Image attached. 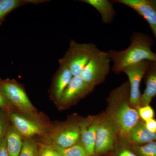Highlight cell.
<instances>
[{"label": "cell", "mask_w": 156, "mask_h": 156, "mask_svg": "<svg viewBox=\"0 0 156 156\" xmlns=\"http://www.w3.org/2000/svg\"><path fill=\"white\" fill-rule=\"evenodd\" d=\"M131 44L125 50L107 51L113 62L112 68L115 73L119 74L128 66L144 60L156 62V53L152 50V42L149 37L140 33L131 36Z\"/></svg>", "instance_id": "obj_1"}, {"label": "cell", "mask_w": 156, "mask_h": 156, "mask_svg": "<svg viewBox=\"0 0 156 156\" xmlns=\"http://www.w3.org/2000/svg\"><path fill=\"white\" fill-rule=\"evenodd\" d=\"M130 86L126 82L112 92L109 100L117 106L112 112L114 122L121 133L128 135V133L139 122L137 109L129 103Z\"/></svg>", "instance_id": "obj_2"}, {"label": "cell", "mask_w": 156, "mask_h": 156, "mask_svg": "<svg viewBox=\"0 0 156 156\" xmlns=\"http://www.w3.org/2000/svg\"><path fill=\"white\" fill-rule=\"evenodd\" d=\"M98 49L93 43H80L71 40L67 51L59 60L68 66L73 76H80L83 69Z\"/></svg>", "instance_id": "obj_3"}, {"label": "cell", "mask_w": 156, "mask_h": 156, "mask_svg": "<svg viewBox=\"0 0 156 156\" xmlns=\"http://www.w3.org/2000/svg\"><path fill=\"white\" fill-rule=\"evenodd\" d=\"M111 62L108 52L98 49L88 62L80 76L87 83L95 87L104 81L109 73Z\"/></svg>", "instance_id": "obj_4"}, {"label": "cell", "mask_w": 156, "mask_h": 156, "mask_svg": "<svg viewBox=\"0 0 156 156\" xmlns=\"http://www.w3.org/2000/svg\"><path fill=\"white\" fill-rule=\"evenodd\" d=\"M151 61L144 60L138 63L128 66L122 72L128 76L130 86L129 103L134 108L137 109L140 106L141 95L140 84L145 75L151 64Z\"/></svg>", "instance_id": "obj_5"}, {"label": "cell", "mask_w": 156, "mask_h": 156, "mask_svg": "<svg viewBox=\"0 0 156 156\" xmlns=\"http://www.w3.org/2000/svg\"><path fill=\"white\" fill-rule=\"evenodd\" d=\"M0 91L7 102L20 110L27 113L34 111L26 92L20 84L12 81L0 82Z\"/></svg>", "instance_id": "obj_6"}, {"label": "cell", "mask_w": 156, "mask_h": 156, "mask_svg": "<svg viewBox=\"0 0 156 156\" xmlns=\"http://www.w3.org/2000/svg\"><path fill=\"white\" fill-rule=\"evenodd\" d=\"M119 3L136 11L147 21L156 38V8L151 0H116Z\"/></svg>", "instance_id": "obj_7"}, {"label": "cell", "mask_w": 156, "mask_h": 156, "mask_svg": "<svg viewBox=\"0 0 156 156\" xmlns=\"http://www.w3.org/2000/svg\"><path fill=\"white\" fill-rule=\"evenodd\" d=\"M94 88L84 82L80 76H73L62 95L59 103L63 105L72 103L87 95Z\"/></svg>", "instance_id": "obj_8"}, {"label": "cell", "mask_w": 156, "mask_h": 156, "mask_svg": "<svg viewBox=\"0 0 156 156\" xmlns=\"http://www.w3.org/2000/svg\"><path fill=\"white\" fill-rule=\"evenodd\" d=\"M115 139L114 130L106 121L98 122L96 131L95 152L103 153L113 147Z\"/></svg>", "instance_id": "obj_9"}, {"label": "cell", "mask_w": 156, "mask_h": 156, "mask_svg": "<svg viewBox=\"0 0 156 156\" xmlns=\"http://www.w3.org/2000/svg\"><path fill=\"white\" fill-rule=\"evenodd\" d=\"M58 62V67L54 76L51 92L55 100L59 101L73 76L65 63L59 60Z\"/></svg>", "instance_id": "obj_10"}, {"label": "cell", "mask_w": 156, "mask_h": 156, "mask_svg": "<svg viewBox=\"0 0 156 156\" xmlns=\"http://www.w3.org/2000/svg\"><path fill=\"white\" fill-rule=\"evenodd\" d=\"M10 118L14 129L20 134L30 137L41 134L42 129L38 124L16 113H11Z\"/></svg>", "instance_id": "obj_11"}, {"label": "cell", "mask_w": 156, "mask_h": 156, "mask_svg": "<svg viewBox=\"0 0 156 156\" xmlns=\"http://www.w3.org/2000/svg\"><path fill=\"white\" fill-rule=\"evenodd\" d=\"M98 122H83L81 124L80 136L83 147L89 156L92 155L95 152L96 131Z\"/></svg>", "instance_id": "obj_12"}, {"label": "cell", "mask_w": 156, "mask_h": 156, "mask_svg": "<svg viewBox=\"0 0 156 156\" xmlns=\"http://www.w3.org/2000/svg\"><path fill=\"white\" fill-rule=\"evenodd\" d=\"M145 75L146 87L141 95L140 106L148 105L156 96V62H151Z\"/></svg>", "instance_id": "obj_13"}, {"label": "cell", "mask_w": 156, "mask_h": 156, "mask_svg": "<svg viewBox=\"0 0 156 156\" xmlns=\"http://www.w3.org/2000/svg\"><path fill=\"white\" fill-rule=\"evenodd\" d=\"M80 136V127L76 126H70L62 130L53 137V144L60 147H70L76 144Z\"/></svg>", "instance_id": "obj_14"}, {"label": "cell", "mask_w": 156, "mask_h": 156, "mask_svg": "<svg viewBox=\"0 0 156 156\" xmlns=\"http://www.w3.org/2000/svg\"><path fill=\"white\" fill-rule=\"evenodd\" d=\"M128 136L131 142L140 145L156 140V133L149 131L144 122L140 121L131 129Z\"/></svg>", "instance_id": "obj_15"}, {"label": "cell", "mask_w": 156, "mask_h": 156, "mask_svg": "<svg viewBox=\"0 0 156 156\" xmlns=\"http://www.w3.org/2000/svg\"><path fill=\"white\" fill-rule=\"evenodd\" d=\"M80 2L86 3L95 8L100 14L104 23L110 24L113 20L116 12L112 2L108 0H81Z\"/></svg>", "instance_id": "obj_16"}, {"label": "cell", "mask_w": 156, "mask_h": 156, "mask_svg": "<svg viewBox=\"0 0 156 156\" xmlns=\"http://www.w3.org/2000/svg\"><path fill=\"white\" fill-rule=\"evenodd\" d=\"M48 1L42 0H0V23L6 15L14 9L28 4H40Z\"/></svg>", "instance_id": "obj_17"}, {"label": "cell", "mask_w": 156, "mask_h": 156, "mask_svg": "<svg viewBox=\"0 0 156 156\" xmlns=\"http://www.w3.org/2000/svg\"><path fill=\"white\" fill-rule=\"evenodd\" d=\"M5 137L9 156H19L23 145L20 134L15 129H11L7 132Z\"/></svg>", "instance_id": "obj_18"}, {"label": "cell", "mask_w": 156, "mask_h": 156, "mask_svg": "<svg viewBox=\"0 0 156 156\" xmlns=\"http://www.w3.org/2000/svg\"><path fill=\"white\" fill-rule=\"evenodd\" d=\"M53 148L62 156H89L83 146L79 144L66 148L60 147L53 144Z\"/></svg>", "instance_id": "obj_19"}, {"label": "cell", "mask_w": 156, "mask_h": 156, "mask_svg": "<svg viewBox=\"0 0 156 156\" xmlns=\"http://www.w3.org/2000/svg\"><path fill=\"white\" fill-rule=\"evenodd\" d=\"M136 149L140 156H156V140L137 146Z\"/></svg>", "instance_id": "obj_20"}, {"label": "cell", "mask_w": 156, "mask_h": 156, "mask_svg": "<svg viewBox=\"0 0 156 156\" xmlns=\"http://www.w3.org/2000/svg\"><path fill=\"white\" fill-rule=\"evenodd\" d=\"M36 145L32 140H27L23 143L19 156H37Z\"/></svg>", "instance_id": "obj_21"}, {"label": "cell", "mask_w": 156, "mask_h": 156, "mask_svg": "<svg viewBox=\"0 0 156 156\" xmlns=\"http://www.w3.org/2000/svg\"><path fill=\"white\" fill-rule=\"evenodd\" d=\"M137 109L140 118L144 122L154 119V111L149 105L140 106Z\"/></svg>", "instance_id": "obj_22"}, {"label": "cell", "mask_w": 156, "mask_h": 156, "mask_svg": "<svg viewBox=\"0 0 156 156\" xmlns=\"http://www.w3.org/2000/svg\"><path fill=\"white\" fill-rule=\"evenodd\" d=\"M38 156H62L53 148L43 145L39 151Z\"/></svg>", "instance_id": "obj_23"}, {"label": "cell", "mask_w": 156, "mask_h": 156, "mask_svg": "<svg viewBox=\"0 0 156 156\" xmlns=\"http://www.w3.org/2000/svg\"><path fill=\"white\" fill-rule=\"evenodd\" d=\"M0 156H9L7 149L6 137L4 136L0 140Z\"/></svg>", "instance_id": "obj_24"}, {"label": "cell", "mask_w": 156, "mask_h": 156, "mask_svg": "<svg viewBox=\"0 0 156 156\" xmlns=\"http://www.w3.org/2000/svg\"><path fill=\"white\" fill-rule=\"evenodd\" d=\"M146 127L149 130L154 133H156V120L154 119L144 122Z\"/></svg>", "instance_id": "obj_25"}, {"label": "cell", "mask_w": 156, "mask_h": 156, "mask_svg": "<svg viewBox=\"0 0 156 156\" xmlns=\"http://www.w3.org/2000/svg\"><path fill=\"white\" fill-rule=\"evenodd\" d=\"M119 156H137L131 151L127 149L123 150L119 153Z\"/></svg>", "instance_id": "obj_26"}, {"label": "cell", "mask_w": 156, "mask_h": 156, "mask_svg": "<svg viewBox=\"0 0 156 156\" xmlns=\"http://www.w3.org/2000/svg\"><path fill=\"white\" fill-rule=\"evenodd\" d=\"M5 121L2 117L0 116V140L3 136L4 129H5Z\"/></svg>", "instance_id": "obj_27"}, {"label": "cell", "mask_w": 156, "mask_h": 156, "mask_svg": "<svg viewBox=\"0 0 156 156\" xmlns=\"http://www.w3.org/2000/svg\"><path fill=\"white\" fill-rule=\"evenodd\" d=\"M7 103L8 102L0 91V108H5L7 106Z\"/></svg>", "instance_id": "obj_28"}, {"label": "cell", "mask_w": 156, "mask_h": 156, "mask_svg": "<svg viewBox=\"0 0 156 156\" xmlns=\"http://www.w3.org/2000/svg\"><path fill=\"white\" fill-rule=\"evenodd\" d=\"M151 1L152 3L154 5L155 7L156 8V0H151Z\"/></svg>", "instance_id": "obj_29"}, {"label": "cell", "mask_w": 156, "mask_h": 156, "mask_svg": "<svg viewBox=\"0 0 156 156\" xmlns=\"http://www.w3.org/2000/svg\"><path fill=\"white\" fill-rule=\"evenodd\" d=\"M37 156H38V154H37Z\"/></svg>", "instance_id": "obj_30"}]
</instances>
